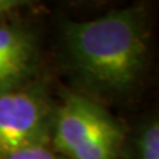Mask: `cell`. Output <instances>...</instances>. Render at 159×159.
Listing matches in <instances>:
<instances>
[{"mask_svg": "<svg viewBox=\"0 0 159 159\" xmlns=\"http://www.w3.org/2000/svg\"><path fill=\"white\" fill-rule=\"evenodd\" d=\"M64 41L73 65L90 85L107 92L134 86L148 51L147 17L130 7L89 21H69Z\"/></svg>", "mask_w": 159, "mask_h": 159, "instance_id": "1", "label": "cell"}, {"mask_svg": "<svg viewBox=\"0 0 159 159\" xmlns=\"http://www.w3.org/2000/svg\"><path fill=\"white\" fill-rule=\"evenodd\" d=\"M36 62L34 39L25 28L0 23V93L15 90Z\"/></svg>", "mask_w": 159, "mask_h": 159, "instance_id": "4", "label": "cell"}, {"mask_svg": "<svg viewBox=\"0 0 159 159\" xmlns=\"http://www.w3.org/2000/svg\"><path fill=\"white\" fill-rule=\"evenodd\" d=\"M48 138V110L36 93H0V159Z\"/></svg>", "mask_w": 159, "mask_h": 159, "instance_id": "3", "label": "cell"}, {"mask_svg": "<svg viewBox=\"0 0 159 159\" xmlns=\"http://www.w3.org/2000/svg\"><path fill=\"white\" fill-rule=\"evenodd\" d=\"M27 2H29V0H0V13L7 12L9 9H12Z\"/></svg>", "mask_w": 159, "mask_h": 159, "instance_id": "7", "label": "cell"}, {"mask_svg": "<svg viewBox=\"0 0 159 159\" xmlns=\"http://www.w3.org/2000/svg\"><path fill=\"white\" fill-rule=\"evenodd\" d=\"M137 159H159V125L157 119L151 121L139 133Z\"/></svg>", "mask_w": 159, "mask_h": 159, "instance_id": "5", "label": "cell"}, {"mask_svg": "<svg viewBox=\"0 0 159 159\" xmlns=\"http://www.w3.org/2000/svg\"><path fill=\"white\" fill-rule=\"evenodd\" d=\"M3 159H60L54 148L48 146V139L34 142L8 154Z\"/></svg>", "mask_w": 159, "mask_h": 159, "instance_id": "6", "label": "cell"}, {"mask_svg": "<svg viewBox=\"0 0 159 159\" xmlns=\"http://www.w3.org/2000/svg\"><path fill=\"white\" fill-rule=\"evenodd\" d=\"M122 129L106 110L80 94H70L58 109L53 126V148L69 157L102 138L121 137Z\"/></svg>", "mask_w": 159, "mask_h": 159, "instance_id": "2", "label": "cell"}]
</instances>
